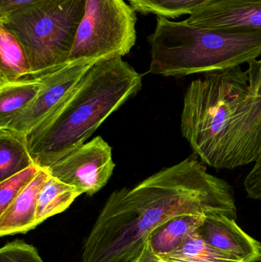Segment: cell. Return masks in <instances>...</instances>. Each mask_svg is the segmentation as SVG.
<instances>
[{
    "label": "cell",
    "instance_id": "1",
    "mask_svg": "<svg viewBox=\"0 0 261 262\" xmlns=\"http://www.w3.org/2000/svg\"><path fill=\"white\" fill-rule=\"evenodd\" d=\"M196 154L133 188L110 194L84 241L81 262H131L150 234L182 215L237 219L234 189L208 172Z\"/></svg>",
    "mask_w": 261,
    "mask_h": 262
},
{
    "label": "cell",
    "instance_id": "2",
    "mask_svg": "<svg viewBox=\"0 0 261 262\" xmlns=\"http://www.w3.org/2000/svg\"><path fill=\"white\" fill-rule=\"evenodd\" d=\"M181 132L201 161L233 169L261 157V59L202 74L184 95Z\"/></svg>",
    "mask_w": 261,
    "mask_h": 262
},
{
    "label": "cell",
    "instance_id": "3",
    "mask_svg": "<svg viewBox=\"0 0 261 262\" xmlns=\"http://www.w3.org/2000/svg\"><path fill=\"white\" fill-rule=\"evenodd\" d=\"M123 57L95 63L73 92L26 136L34 163L47 169L86 143L142 89L143 77Z\"/></svg>",
    "mask_w": 261,
    "mask_h": 262
},
{
    "label": "cell",
    "instance_id": "4",
    "mask_svg": "<svg viewBox=\"0 0 261 262\" xmlns=\"http://www.w3.org/2000/svg\"><path fill=\"white\" fill-rule=\"evenodd\" d=\"M151 50L150 73L188 76L239 66L261 55V30L206 29L157 16L147 38Z\"/></svg>",
    "mask_w": 261,
    "mask_h": 262
},
{
    "label": "cell",
    "instance_id": "5",
    "mask_svg": "<svg viewBox=\"0 0 261 262\" xmlns=\"http://www.w3.org/2000/svg\"><path fill=\"white\" fill-rule=\"evenodd\" d=\"M86 0H43L0 18L24 48L38 78L68 62Z\"/></svg>",
    "mask_w": 261,
    "mask_h": 262
},
{
    "label": "cell",
    "instance_id": "6",
    "mask_svg": "<svg viewBox=\"0 0 261 262\" xmlns=\"http://www.w3.org/2000/svg\"><path fill=\"white\" fill-rule=\"evenodd\" d=\"M135 10L124 0H86L69 61L127 55L136 40Z\"/></svg>",
    "mask_w": 261,
    "mask_h": 262
},
{
    "label": "cell",
    "instance_id": "7",
    "mask_svg": "<svg viewBox=\"0 0 261 262\" xmlns=\"http://www.w3.org/2000/svg\"><path fill=\"white\" fill-rule=\"evenodd\" d=\"M115 166L111 146L98 136L55 162L47 170L52 177L91 196L107 185Z\"/></svg>",
    "mask_w": 261,
    "mask_h": 262
},
{
    "label": "cell",
    "instance_id": "8",
    "mask_svg": "<svg viewBox=\"0 0 261 262\" xmlns=\"http://www.w3.org/2000/svg\"><path fill=\"white\" fill-rule=\"evenodd\" d=\"M97 62L93 60L68 61L56 70L42 75V85L36 98L3 128L26 137L73 92L84 75Z\"/></svg>",
    "mask_w": 261,
    "mask_h": 262
},
{
    "label": "cell",
    "instance_id": "9",
    "mask_svg": "<svg viewBox=\"0 0 261 262\" xmlns=\"http://www.w3.org/2000/svg\"><path fill=\"white\" fill-rule=\"evenodd\" d=\"M196 232L208 244L235 257L241 262H261V243L244 232L235 220L210 214Z\"/></svg>",
    "mask_w": 261,
    "mask_h": 262
},
{
    "label": "cell",
    "instance_id": "10",
    "mask_svg": "<svg viewBox=\"0 0 261 262\" xmlns=\"http://www.w3.org/2000/svg\"><path fill=\"white\" fill-rule=\"evenodd\" d=\"M185 21L206 29L261 30V0H214L195 11Z\"/></svg>",
    "mask_w": 261,
    "mask_h": 262
},
{
    "label": "cell",
    "instance_id": "11",
    "mask_svg": "<svg viewBox=\"0 0 261 262\" xmlns=\"http://www.w3.org/2000/svg\"><path fill=\"white\" fill-rule=\"evenodd\" d=\"M49 177L47 169L41 168L34 180L0 215V236L26 234L36 228L35 214L38 196Z\"/></svg>",
    "mask_w": 261,
    "mask_h": 262
},
{
    "label": "cell",
    "instance_id": "12",
    "mask_svg": "<svg viewBox=\"0 0 261 262\" xmlns=\"http://www.w3.org/2000/svg\"><path fill=\"white\" fill-rule=\"evenodd\" d=\"M42 83V76L0 83V128L34 101Z\"/></svg>",
    "mask_w": 261,
    "mask_h": 262
},
{
    "label": "cell",
    "instance_id": "13",
    "mask_svg": "<svg viewBox=\"0 0 261 262\" xmlns=\"http://www.w3.org/2000/svg\"><path fill=\"white\" fill-rule=\"evenodd\" d=\"M206 215H182L170 219L153 231L148 239L153 251L163 256L177 249L184 238L196 230Z\"/></svg>",
    "mask_w": 261,
    "mask_h": 262
},
{
    "label": "cell",
    "instance_id": "14",
    "mask_svg": "<svg viewBox=\"0 0 261 262\" xmlns=\"http://www.w3.org/2000/svg\"><path fill=\"white\" fill-rule=\"evenodd\" d=\"M81 195L82 193L75 186L63 183L49 174L38 196L35 226L37 227L48 219L64 212Z\"/></svg>",
    "mask_w": 261,
    "mask_h": 262
},
{
    "label": "cell",
    "instance_id": "15",
    "mask_svg": "<svg viewBox=\"0 0 261 262\" xmlns=\"http://www.w3.org/2000/svg\"><path fill=\"white\" fill-rule=\"evenodd\" d=\"M0 83L29 78L32 69L27 54L18 38L0 26Z\"/></svg>",
    "mask_w": 261,
    "mask_h": 262
},
{
    "label": "cell",
    "instance_id": "16",
    "mask_svg": "<svg viewBox=\"0 0 261 262\" xmlns=\"http://www.w3.org/2000/svg\"><path fill=\"white\" fill-rule=\"evenodd\" d=\"M33 164L26 137L0 128V182Z\"/></svg>",
    "mask_w": 261,
    "mask_h": 262
},
{
    "label": "cell",
    "instance_id": "17",
    "mask_svg": "<svg viewBox=\"0 0 261 262\" xmlns=\"http://www.w3.org/2000/svg\"><path fill=\"white\" fill-rule=\"evenodd\" d=\"M162 258L168 262H241L233 255L210 246L196 231L186 235L177 249Z\"/></svg>",
    "mask_w": 261,
    "mask_h": 262
},
{
    "label": "cell",
    "instance_id": "18",
    "mask_svg": "<svg viewBox=\"0 0 261 262\" xmlns=\"http://www.w3.org/2000/svg\"><path fill=\"white\" fill-rule=\"evenodd\" d=\"M214 0H129L135 11L165 18L191 15Z\"/></svg>",
    "mask_w": 261,
    "mask_h": 262
},
{
    "label": "cell",
    "instance_id": "19",
    "mask_svg": "<svg viewBox=\"0 0 261 262\" xmlns=\"http://www.w3.org/2000/svg\"><path fill=\"white\" fill-rule=\"evenodd\" d=\"M41 167L33 164L0 182V215L34 180Z\"/></svg>",
    "mask_w": 261,
    "mask_h": 262
},
{
    "label": "cell",
    "instance_id": "20",
    "mask_svg": "<svg viewBox=\"0 0 261 262\" xmlns=\"http://www.w3.org/2000/svg\"><path fill=\"white\" fill-rule=\"evenodd\" d=\"M0 262H44L38 249L22 240L5 244L0 249Z\"/></svg>",
    "mask_w": 261,
    "mask_h": 262
},
{
    "label": "cell",
    "instance_id": "21",
    "mask_svg": "<svg viewBox=\"0 0 261 262\" xmlns=\"http://www.w3.org/2000/svg\"><path fill=\"white\" fill-rule=\"evenodd\" d=\"M244 186L249 198L261 200V157L245 177Z\"/></svg>",
    "mask_w": 261,
    "mask_h": 262
},
{
    "label": "cell",
    "instance_id": "22",
    "mask_svg": "<svg viewBox=\"0 0 261 262\" xmlns=\"http://www.w3.org/2000/svg\"><path fill=\"white\" fill-rule=\"evenodd\" d=\"M43 0H0V18L32 3Z\"/></svg>",
    "mask_w": 261,
    "mask_h": 262
},
{
    "label": "cell",
    "instance_id": "23",
    "mask_svg": "<svg viewBox=\"0 0 261 262\" xmlns=\"http://www.w3.org/2000/svg\"><path fill=\"white\" fill-rule=\"evenodd\" d=\"M131 262H168L153 251L149 239L147 240L142 251L139 252L136 258Z\"/></svg>",
    "mask_w": 261,
    "mask_h": 262
}]
</instances>
